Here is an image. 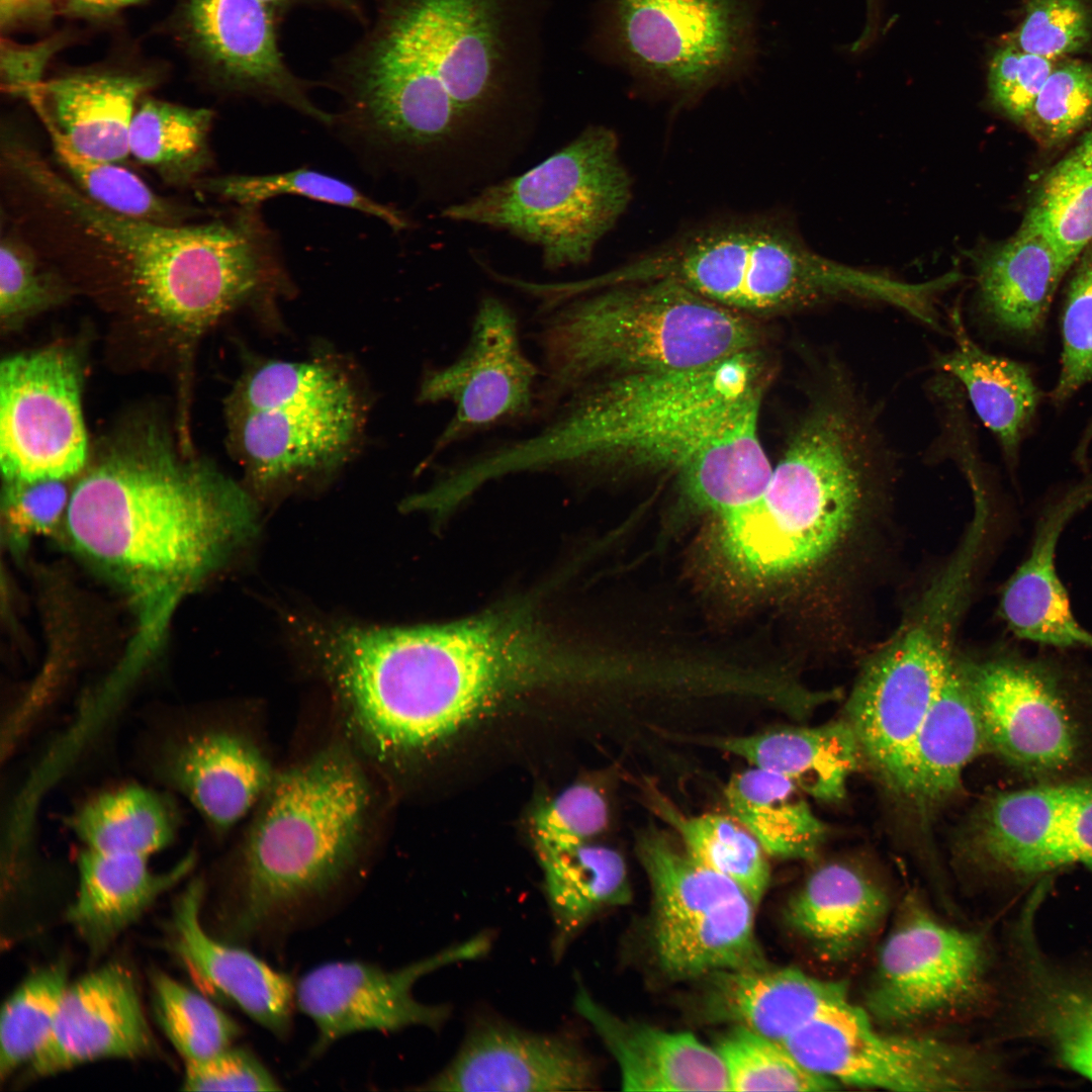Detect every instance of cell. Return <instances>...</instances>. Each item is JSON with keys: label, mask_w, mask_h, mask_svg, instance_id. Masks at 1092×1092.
<instances>
[{"label": "cell", "mask_w": 1092, "mask_h": 1092, "mask_svg": "<svg viewBox=\"0 0 1092 1092\" xmlns=\"http://www.w3.org/2000/svg\"><path fill=\"white\" fill-rule=\"evenodd\" d=\"M583 655L524 612L437 626L348 627L332 660L345 718L380 762L423 755L527 689L577 681Z\"/></svg>", "instance_id": "cell-3"}, {"label": "cell", "mask_w": 1092, "mask_h": 1092, "mask_svg": "<svg viewBox=\"0 0 1092 1092\" xmlns=\"http://www.w3.org/2000/svg\"><path fill=\"white\" fill-rule=\"evenodd\" d=\"M213 117L206 108L145 99L131 120L129 156L170 186L193 187L212 163Z\"/></svg>", "instance_id": "cell-42"}, {"label": "cell", "mask_w": 1092, "mask_h": 1092, "mask_svg": "<svg viewBox=\"0 0 1092 1092\" xmlns=\"http://www.w3.org/2000/svg\"><path fill=\"white\" fill-rule=\"evenodd\" d=\"M1013 946L1024 1034L1092 1082V959L1065 962L1048 954L1032 912L1019 916Z\"/></svg>", "instance_id": "cell-25"}, {"label": "cell", "mask_w": 1092, "mask_h": 1092, "mask_svg": "<svg viewBox=\"0 0 1092 1092\" xmlns=\"http://www.w3.org/2000/svg\"><path fill=\"white\" fill-rule=\"evenodd\" d=\"M1070 156L1092 169V126L1084 134Z\"/></svg>", "instance_id": "cell-60"}, {"label": "cell", "mask_w": 1092, "mask_h": 1092, "mask_svg": "<svg viewBox=\"0 0 1092 1092\" xmlns=\"http://www.w3.org/2000/svg\"><path fill=\"white\" fill-rule=\"evenodd\" d=\"M156 1041L131 972L110 963L69 984L53 1029L30 1061V1076L47 1077L106 1059L152 1055Z\"/></svg>", "instance_id": "cell-24"}, {"label": "cell", "mask_w": 1092, "mask_h": 1092, "mask_svg": "<svg viewBox=\"0 0 1092 1092\" xmlns=\"http://www.w3.org/2000/svg\"><path fill=\"white\" fill-rule=\"evenodd\" d=\"M0 315L7 329L66 300L72 283L2 213Z\"/></svg>", "instance_id": "cell-50"}, {"label": "cell", "mask_w": 1092, "mask_h": 1092, "mask_svg": "<svg viewBox=\"0 0 1092 1092\" xmlns=\"http://www.w3.org/2000/svg\"><path fill=\"white\" fill-rule=\"evenodd\" d=\"M650 802L695 860L731 879L759 904L769 884L767 854L742 824L730 814L687 816L656 793Z\"/></svg>", "instance_id": "cell-43"}, {"label": "cell", "mask_w": 1092, "mask_h": 1092, "mask_svg": "<svg viewBox=\"0 0 1092 1092\" xmlns=\"http://www.w3.org/2000/svg\"><path fill=\"white\" fill-rule=\"evenodd\" d=\"M543 313L537 342L544 418L588 383L699 368L751 352L758 341L744 314L667 278L607 286Z\"/></svg>", "instance_id": "cell-7"}, {"label": "cell", "mask_w": 1092, "mask_h": 1092, "mask_svg": "<svg viewBox=\"0 0 1092 1092\" xmlns=\"http://www.w3.org/2000/svg\"><path fill=\"white\" fill-rule=\"evenodd\" d=\"M187 1091H277L279 1082L258 1058L233 1045L201 1061L185 1063Z\"/></svg>", "instance_id": "cell-56"}, {"label": "cell", "mask_w": 1092, "mask_h": 1092, "mask_svg": "<svg viewBox=\"0 0 1092 1092\" xmlns=\"http://www.w3.org/2000/svg\"><path fill=\"white\" fill-rule=\"evenodd\" d=\"M803 793L790 779L753 765L734 775L724 790L729 814L767 855L784 859L814 858L825 838L826 827Z\"/></svg>", "instance_id": "cell-40"}, {"label": "cell", "mask_w": 1092, "mask_h": 1092, "mask_svg": "<svg viewBox=\"0 0 1092 1092\" xmlns=\"http://www.w3.org/2000/svg\"><path fill=\"white\" fill-rule=\"evenodd\" d=\"M54 156L66 176L88 198L127 217L167 225L191 222L198 210L161 196L123 164L77 152L57 127L40 116Z\"/></svg>", "instance_id": "cell-44"}, {"label": "cell", "mask_w": 1092, "mask_h": 1092, "mask_svg": "<svg viewBox=\"0 0 1092 1092\" xmlns=\"http://www.w3.org/2000/svg\"><path fill=\"white\" fill-rule=\"evenodd\" d=\"M1091 439H1092V423L1088 427V429H1087V431H1086V433H1085V435L1083 437V440L1080 443L1079 449L1077 451V455H1078L1080 460L1084 459L1086 448H1087V446H1088Z\"/></svg>", "instance_id": "cell-63"}, {"label": "cell", "mask_w": 1092, "mask_h": 1092, "mask_svg": "<svg viewBox=\"0 0 1092 1092\" xmlns=\"http://www.w3.org/2000/svg\"><path fill=\"white\" fill-rule=\"evenodd\" d=\"M887 911L888 898L876 883L849 866L829 863L809 877L785 917L823 958L836 961L864 943Z\"/></svg>", "instance_id": "cell-37"}, {"label": "cell", "mask_w": 1092, "mask_h": 1092, "mask_svg": "<svg viewBox=\"0 0 1092 1092\" xmlns=\"http://www.w3.org/2000/svg\"><path fill=\"white\" fill-rule=\"evenodd\" d=\"M1074 266L1063 316L1061 372L1052 392L1057 402L1092 379V242Z\"/></svg>", "instance_id": "cell-53"}, {"label": "cell", "mask_w": 1092, "mask_h": 1092, "mask_svg": "<svg viewBox=\"0 0 1092 1092\" xmlns=\"http://www.w3.org/2000/svg\"><path fill=\"white\" fill-rule=\"evenodd\" d=\"M631 196L618 138L596 124L530 170L443 207L441 215L535 245L543 267L558 271L589 263Z\"/></svg>", "instance_id": "cell-10"}, {"label": "cell", "mask_w": 1092, "mask_h": 1092, "mask_svg": "<svg viewBox=\"0 0 1092 1092\" xmlns=\"http://www.w3.org/2000/svg\"><path fill=\"white\" fill-rule=\"evenodd\" d=\"M260 803L233 919L251 939L298 924L352 870L371 792L356 757L331 746L275 774Z\"/></svg>", "instance_id": "cell-8"}, {"label": "cell", "mask_w": 1092, "mask_h": 1092, "mask_svg": "<svg viewBox=\"0 0 1092 1092\" xmlns=\"http://www.w3.org/2000/svg\"><path fill=\"white\" fill-rule=\"evenodd\" d=\"M729 1079L730 1091L821 1092L838 1084L800 1064L778 1040L749 1028L732 1025L716 1040Z\"/></svg>", "instance_id": "cell-48"}, {"label": "cell", "mask_w": 1092, "mask_h": 1092, "mask_svg": "<svg viewBox=\"0 0 1092 1092\" xmlns=\"http://www.w3.org/2000/svg\"><path fill=\"white\" fill-rule=\"evenodd\" d=\"M149 856L83 848L77 858L78 890L67 921L92 954L103 952L164 893L191 871L187 855L171 869L155 872Z\"/></svg>", "instance_id": "cell-31"}, {"label": "cell", "mask_w": 1092, "mask_h": 1092, "mask_svg": "<svg viewBox=\"0 0 1092 1092\" xmlns=\"http://www.w3.org/2000/svg\"><path fill=\"white\" fill-rule=\"evenodd\" d=\"M595 1068L573 1037L538 1033L496 1019L477 1021L453 1060L422 1091H581Z\"/></svg>", "instance_id": "cell-23"}, {"label": "cell", "mask_w": 1092, "mask_h": 1092, "mask_svg": "<svg viewBox=\"0 0 1092 1092\" xmlns=\"http://www.w3.org/2000/svg\"><path fill=\"white\" fill-rule=\"evenodd\" d=\"M1066 273L1051 245L1020 224L1012 237L976 257L979 304L1001 329L1034 335L1041 329Z\"/></svg>", "instance_id": "cell-34"}, {"label": "cell", "mask_w": 1092, "mask_h": 1092, "mask_svg": "<svg viewBox=\"0 0 1092 1092\" xmlns=\"http://www.w3.org/2000/svg\"><path fill=\"white\" fill-rule=\"evenodd\" d=\"M541 380L542 371L522 346L514 310L499 297L484 295L461 354L430 369L420 384L421 403L454 406L428 459L473 434L538 415Z\"/></svg>", "instance_id": "cell-16"}, {"label": "cell", "mask_w": 1092, "mask_h": 1092, "mask_svg": "<svg viewBox=\"0 0 1092 1092\" xmlns=\"http://www.w3.org/2000/svg\"><path fill=\"white\" fill-rule=\"evenodd\" d=\"M68 500L62 480L6 483L4 505L9 524L19 537L49 531Z\"/></svg>", "instance_id": "cell-57"}, {"label": "cell", "mask_w": 1092, "mask_h": 1092, "mask_svg": "<svg viewBox=\"0 0 1092 1092\" xmlns=\"http://www.w3.org/2000/svg\"><path fill=\"white\" fill-rule=\"evenodd\" d=\"M254 523L241 486L207 463L179 456L153 429L109 449L67 508L74 546L127 589L147 643L157 641L182 595Z\"/></svg>", "instance_id": "cell-4"}, {"label": "cell", "mask_w": 1092, "mask_h": 1092, "mask_svg": "<svg viewBox=\"0 0 1092 1092\" xmlns=\"http://www.w3.org/2000/svg\"><path fill=\"white\" fill-rule=\"evenodd\" d=\"M1053 662L1006 653L964 662L989 751L1029 774L1068 766L1080 748L1061 670Z\"/></svg>", "instance_id": "cell-20"}, {"label": "cell", "mask_w": 1092, "mask_h": 1092, "mask_svg": "<svg viewBox=\"0 0 1092 1092\" xmlns=\"http://www.w3.org/2000/svg\"><path fill=\"white\" fill-rule=\"evenodd\" d=\"M2 211L63 275L161 324L196 334L235 308L285 293L287 274L259 206L167 225L112 212L23 134L1 130Z\"/></svg>", "instance_id": "cell-2"}, {"label": "cell", "mask_w": 1092, "mask_h": 1092, "mask_svg": "<svg viewBox=\"0 0 1092 1092\" xmlns=\"http://www.w3.org/2000/svg\"><path fill=\"white\" fill-rule=\"evenodd\" d=\"M808 1070L863 1088L949 1092L993 1080L978 1053L947 1040L879 1030L866 1010L847 1002L781 1041Z\"/></svg>", "instance_id": "cell-15"}, {"label": "cell", "mask_w": 1092, "mask_h": 1092, "mask_svg": "<svg viewBox=\"0 0 1092 1092\" xmlns=\"http://www.w3.org/2000/svg\"><path fill=\"white\" fill-rule=\"evenodd\" d=\"M203 894L202 881L194 880L176 900L168 935L170 950L200 983L233 1001L274 1035L285 1037L296 1006V984L247 949L208 934L200 919Z\"/></svg>", "instance_id": "cell-27"}, {"label": "cell", "mask_w": 1092, "mask_h": 1092, "mask_svg": "<svg viewBox=\"0 0 1092 1092\" xmlns=\"http://www.w3.org/2000/svg\"><path fill=\"white\" fill-rule=\"evenodd\" d=\"M969 840L987 866L1020 879L1092 869V780L997 794L977 812Z\"/></svg>", "instance_id": "cell-21"}, {"label": "cell", "mask_w": 1092, "mask_h": 1092, "mask_svg": "<svg viewBox=\"0 0 1092 1092\" xmlns=\"http://www.w3.org/2000/svg\"><path fill=\"white\" fill-rule=\"evenodd\" d=\"M141 1L143 0H99L100 14L136 4Z\"/></svg>", "instance_id": "cell-62"}, {"label": "cell", "mask_w": 1092, "mask_h": 1092, "mask_svg": "<svg viewBox=\"0 0 1092 1092\" xmlns=\"http://www.w3.org/2000/svg\"><path fill=\"white\" fill-rule=\"evenodd\" d=\"M156 759L159 778L220 830L260 803L275 776L251 740L224 728L185 729L161 745Z\"/></svg>", "instance_id": "cell-26"}, {"label": "cell", "mask_w": 1092, "mask_h": 1092, "mask_svg": "<svg viewBox=\"0 0 1092 1092\" xmlns=\"http://www.w3.org/2000/svg\"><path fill=\"white\" fill-rule=\"evenodd\" d=\"M1021 224L1051 245L1068 272L1092 242V169L1070 155L1057 163L1038 183Z\"/></svg>", "instance_id": "cell-45"}, {"label": "cell", "mask_w": 1092, "mask_h": 1092, "mask_svg": "<svg viewBox=\"0 0 1092 1092\" xmlns=\"http://www.w3.org/2000/svg\"><path fill=\"white\" fill-rule=\"evenodd\" d=\"M489 946V936L479 934L395 970L359 961L329 962L311 969L295 985V1004L316 1029L311 1055L318 1056L356 1032L411 1026L438 1029L450 1008L417 1000L415 984L444 966L477 959Z\"/></svg>", "instance_id": "cell-19"}, {"label": "cell", "mask_w": 1092, "mask_h": 1092, "mask_svg": "<svg viewBox=\"0 0 1092 1092\" xmlns=\"http://www.w3.org/2000/svg\"><path fill=\"white\" fill-rule=\"evenodd\" d=\"M1057 62L1026 53L1005 41L989 63L988 88L993 104L1008 118L1022 125Z\"/></svg>", "instance_id": "cell-55"}, {"label": "cell", "mask_w": 1092, "mask_h": 1092, "mask_svg": "<svg viewBox=\"0 0 1092 1092\" xmlns=\"http://www.w3.org/2000/svg\"><path fill=\"white\" fill-rule=\"evenodd\" d=\"M87 457L81 373L65 348L10 356L0 368V465L6 483L64 480Z\"/></svg>", "instance_id": "cell-17"}, {"label": "cell", "mask_w": 1092, "mask_h": 1092, "mask_svg": "<svg viewBox=\"0 0 1092 1092\" xmlns=\"http://www.w3.org/2000/svg\"><path fill=\"white\" fill-rule=\"evenodd\" d=\"M601 16L616 61L688 99L742 70L753 49L748 0H604Z\"/></svg>", "instance_id": "cell-14"}, {"label": "cell", "mask_w": 1092, "mask_h": 1092, "mask_svg": "<svg viewBox=\"0 0 1092 1092\" xmlns=\"http://www.w3.org/2000/svg\"><path fill=\"white\" fill-rule=\"evenodd\" d=\"M574 1008L600 1036L620 1070L625 1091H730L714 1048L688 1031L623 1019L580 986Z\"/></svg>", "instance_id": "cell-28"}, {"label": "cell", "mask_w": 1092, "mask_h": 1092, "mask_svg": "<svg viewBox=\"0 0 1092 1092\" xmlns=\"http://www.w3.org/2000/svg\"><path fill=\"white\" fill-rule=\"evenodd\" d=\"M965 600L944 581L928 587L914 613L866 663L846 704L866 758L904 793L911 748L954 659L952 637Z\"/></svg>", "instance_id": "cell-12"}, {"label": "cell", "mask_w": 1092, "mask_h": 1092, "mask_svg": "<svg viewBox=\"0 0 1092 1092\" xmlns=\"http://www.w3.org/2000/svg\"><path fill=\"white\" fill-rule=\"evenodd\" d=\"M986 954L980 934L907 907L879 951L866 1011L907 1024L962 1009L982 991Z\"/></svg>", "instance_id": "cell-18"}, {"label": "cell", "mask_w": 1092, "mask_h": 1092, "mask_svg": "<svg viewBox=\"0 0 1092 1092\" xmlns=\"http://www.w3.org/2000/svg\"><path fill=\"white\" fill-rule=\"evenodd\" d=\"M704 979L703 1008L708 1019L744 1026L778 1041L849 1002L842 983L795 968L723 971Z\"/></svg>", "instance_id": "cell-30"}, {"label": "cell", "mask_w": 1092, "mask_h": 1092, "mask_svg": "<svg viewBox=\"0 0 1092 1092\" xmlns=\"http://www.w3.org/2000/svg\"><path fill=\"white\" fill-rule=\"evenodd\" d=\"M58 0H0L2 26L10 27L52 8ZM68 2V0H66Z\"/></svg>", "instance_id": "cell-58"}, {"label": "cell", "mask_w": 1092, "mask_h": 1092, "mask_svg": "<svg viewBox=\"0 0 1092 1092\" xmlns=\"http://www.w3.org/2000/svg\"><path fill=\"white\" fill-rule=\"evenodd\" d=\"M151 983L157 1021L185 1063L215 1055L241 1034L231 1016L171 976L155 971Z\"/></svg>", "instance_id": "cell-49"}, {"label": "cell", "mask_w": 1092, "mask_h": 1092, "mask_svg": "<svg viewBox=\"0 0 1092 1092\" xmlns=\"http://www.w3.org/2000/svg\"><path fill=\"white\" fill-rule=\"evenodd\" d=\"M193 188L236 206H259L279 195H298L375 216L396 232L408 225L401 211L372 199L341 179L310 169L266 175L203 176Z\"/></svg>", "instance_id": "cell-46"}, {"label": "cell", "mask_w": 1092, "mask_h": 1092, "mask_svg": "<svg viewBox=\"0 0 1092 1092\" xmlns=\"http://www.w3.org/2000/svg\"><path fill=\"white\" fill-rule=\"evenodd\" d=\"M67 4L74 11L100 14L99 0H68Z\"/></svg>", "instance_id": "cell-61"}, {"label": "cell", "mask_w": 1092, "mask_h": 1092, "mask_svg": "<svg viewBox=\"0 0 1092 1092\" xmlns=\"http://www.w3.org/2000/svg\"><path fill=\"white\" fill-rule=\"evenodd\" d=\"M536 852L553 922L551 952L558 961L599 915L630 901V883L623 856L608 846L588 841Z\"/></svg>", "instance_id": "cell-38"}, {"label": "cell", "mask_w": 1092, "mask_h": 1092, "mask_svg": "<svg viewBox=\"0 0 1092 1092\" xmlns=\"http://www.w3.org/2000/svg\"><path fill=\"white\" fill-rule=\"evenodd\" d=\"M69 986L65 963L32 973L9 996L0 1018V1076L29 1064L47 1041Z\"/></svg>", "instance_id": "cell-47"}, {"label": "cell", "mask_w": 1092, "mask_h": 1092, "mask_svg": "<svg viewBox=\"0 0 1092 1092\" xmlns=\"http://www.w3.org/2000/svg\"><path fill=\"white\" fill-rule=\"evenodd\" d=\"M672 279L741 314L778 313L826 299L877 300L914 313L921 283L853 268L820 256L783 219L757 214L689 228L605 274L579 280L582 291Z\"/></svg>", "instance_id": "cell-9"}, {"label": "cell", "mask_w": 1092, "mask_h": 1092, "mask_svg": "<svg viewBox=\"0 0 1092 1092\" xmlns=\"http://www.w3.org/2000/svg\"><path fill=\"white\" fill-rule=\"evenodd\" d=\"M636 851L652 894L651 945L667 977L704 979L767 966L755 935L756 905L739 885L653 826L639 833Z\"/></svg>", "instance_id": "cell-13"}, {"label": "cell", "mask_w": 1092, "mask_h": 1092, "mask_svg": "<svg viewBox=\"0 0 1092 1092\" xmlns=\"http://www.w3.org/2000/svg\"><path fill=\"white\" fill-rule=\"evenodd\" d=\"M228 412L236 452L264 486L339 465L364 423L353 381L315 361L257 366L240 380Z\"/></svg>", "instance_id": "cell-11"}, {"label": "cell", "mask_w": 1092, "mask_h": 1092, "mask_svg": "<svg viewBox=\"0 0 1092 1092\" xmlns=\"http://www.w3.org/2000/svg\"><path fill=\"white\" fill-rule=\"evenodd\" d=\"M265 5L270 7L275 13L276 11H282L285 8L291 7L300 3H322L328 5H335L340 8H344L350 11L358 12L359 8L356 5V0H260Z\"/></svg>", "instance_id": "cell-59"}, {"label": "cell", "mask_w": 1092, "mask_h": 1092, "mask_svg": "<svg viewBox=\"0 0 1092 1092\" xmlns=\"http://www.w3.org/2000/svg\"><path fill=\"white\" fill-rule=\"evenodd\" d=\"M143 75L73 74L44 83L29 98L79 153L123 164L138 99L152 86Z\"/></svg>", "instance_id": "cell-32"}, {"label": "cell", "mask_w": 1092, "mask_h": 1092, "mask_svg": "<svg viewBox=\"0 0 1092 1092\" xmlns=\"http://www.w3.org/2000/svg\"><path fill=\"white\" fill-rule=\"evenodd\" d=\"M889 453L854 384L825 381L762 494L721 517V547L751 577L824 561L851 530Z\"/></svg>", "instance_id": "cell-5"}, {"label": "cell", "mask_w": 1092, "mask_h": 1092, "mask_svg": "<svg viewBox=\"0 0 1092 1092\" xmlns=\"http://www.w3.org/2000/svg\"><path fill=\"white\" fill-rule=\"evenodd\" d=\"M753 352L686 370L598 380L574 390L534 434L511 440V473L598 471L652 465L678 469L721 415L760 385Z\"/></svg>", "instance_id": "cell-6"}, {"label": "cell", "mask_w": 1092, "mask_h": 1092, "mask_svg": "<svg viewBox=\"0 0 1092 1092\" xmlns=\"http://www.w3.org/2000/svg\"><path fill=\"white\" fill-rule=\"evenodd\" d=\"M951 327L954 347L935 356L934 365L962 384L981 421L1012 458L1034 417L1037 387L1026 366L977 345L957 310Z\"/></svg>", "instance_id": "cell-39"}, {"label": "cell", "mask_w": 1092, "mask_h": 1092, "mask_svg": "<svg viewBox=\"0 0 1092 1092\" xmlns=\"http://www.w3.org/2000/svg\"><path fill=\"white\" fill-rule=\"evenodd\" d=\"M608 820L607 802L596 788L570 786L535 814V848L588 842L606 829Z\"/></svg>", "instance_id": "cell-54"}, {"label": "cell", "mask_w": 1092, "mask_h": 1092, "mask_svg": "<svg viewBox=\"0 0 1092 1092\" xmlns=\"http://www.w3.org/2000/svg\"><path fill=\"white\" fill-rule=\"evenodd\" d=\"M1023 17L1006 41L1050 60L1082 52L1092 39L1087 0H1022Z\"/></svg>", "instance_id": "cell-52"}, {"label": "cell", "mask_w": 1092, "mask_h": 1092, "mask_svg": "<svg viewBox=\"0 0 1092 1092\" xmlns=\"http://www.w3.org/2000/svg\"><path fill=\"white\" fill-rule=\"evenodd\" d=\"M1092 120V63H1056L1022 125L1042 148L1063 145Z\"/></svg>", "instance_id": "cell-51"}, {"label": "cell", "mask_w": 1092, "mask_h": 1092, "mask_svg": "<svg viewBox=\"0 0 1092 1092\" xmlns=\"http://www.w3.org/2000/svg\"><path fill=\"white\" fill-rule=\"evenodd\" d=\"M188 39L212 81L230 93L286 105L333 126L284 61L275 12L260 0H186Z\"/></svg>", "instance_id": "cell-22"}, {"label": "cell", "mask_w": 1092, "mask_h": 1092, "mask_svg": "<svg viewBox=\"0 0 1092 1092\" xmlns=\"http://www.w3.org/2000/svg\"><path fill=\"white\" fill-rule=\"evenodd\" d=\"M989 751L964 662L953 659L910 751L904 794L920 804L945 799L967 765Z\"/></svg>", "instance_id": "cell-33"}, {"label": "cell", "mask_w": 1092, "mask_h": 1092, "mask_svg": "<svg viewBox=\"0 0 1092 1092\" xmlns=\"http://www.w3.org/2000/svg\"><path fill=\"white\" fill-rule=\"evenodd\" d=\"M68 826L83 848L151 857L175 840L178 814L162 793L127 785L83 803Z\"/></svg>", "instance_id": "cell-41"}, {"label": "cell", "mask_w": 1092, "mask_h": 1092, "mask_svg": "<svg viewBox=\"0 0 1092 1092\" xmlns=\"http://www.w3.org/2000/svg\"><path fill=\"white\" fill-rule=\"evenodd\" d=\"M1092 503V482L1071 488L1040 513L1027 557L1005 583L1000 615L1019 639L1044 646L1092 650V633L1075 618L1056 570V549L1066 525Z\"/></svg>", "instance_id": "cell-29"}, {"label": "cell", "mask_w": 1092, "mask_h": 1092, "mask_svg": "<svg viewBox=\"0 0 1092 1092\" xmlns=\"http://www.w3.org/2000/svg\"><path fill=\"white\" fill-rule=\"evenodd\" d=\"M713 746L751 765L778 772L802 792L822 801H839L849 776L863 758L849 723L783 727L747 736L716 737Z\"/></svg>", "instance_id": "cell-36"}, {"label": "cell", "mask_w": 1092, "mask_h": 1092, "mask_svg": "<svg viewBox=\"0 0 1092 1092\" xmlns=\"http://www.w3.org/2000/svg\"><path fill=\"white\" fill-rule=\"evenodd\" d=\"M760 388L734 404L678 473L688 497L720 518L756 500L772 473L758 437Z\"/></svg>", "instance_id": "cell-35"}, {"label": "cell", "mask_w": 1092, "mask_h": 1092, "mask_svg": "<svg viewBox=\"0 0 1092 1092\" xmlns=\"http://www.w3.org/2000/svg\"><path fill=\"white\" fill-rule=\"evenodd\" d=\"M547 0H380L341 60L335 124L444 206L534 136Z\"/></svg>", "instance_id": "cell-1"}]
</instances>
